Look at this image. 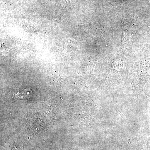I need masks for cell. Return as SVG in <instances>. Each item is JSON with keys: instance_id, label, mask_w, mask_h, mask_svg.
<instances>
[{"instance_id": "obj_1", "label": "cell", "mask_w": 150, "mask_h": 150, "mask_svg": "<svg viewBox=\"0 0 150 150\" xmlns=\"http://www.w3.org/2000/svg\"><path fill=\"white\" fill-rule=\"evenodd\" d=\"M7 150H22L15 143H8L6 147Z\"/></svg>"}]
</instances>
